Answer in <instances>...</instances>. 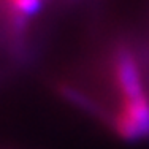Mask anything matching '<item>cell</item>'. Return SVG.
<instances>
[{"mask_svg": "<svg viewBox=\"0 0 149 149\" xmlns=\"http://www.w3.org/2000/svg\"><path fill=\"white\" fill-rule=\"evenodd\" d=\"M116 81L122 94V98H132L143 94L141 81L135 59L130 56L129 51H119L116 57Z\"/></svg>", "mask_w": 149, "mask_h": 149, "instance_id": "6da1fadb", "label": "cell"}, {"mask_svg": "<svg viewBox=\"0 0 149 149\" xmlns=\"http://www.w3.org/2000/svg\"><path fill=\"white\" fill-rule=\"evenodd\" d=\"M119 111L132 119V122L141 132V136H149V100L146 95L141 94L138 97L122 98Z\"/></svg>", "mask_w": 149, "mask_h": 149, "instance_id": "7a4b0ae2", "label": "cell"}, {"mask_svg": "<svg viewBox=\"0 0 149 149\" xmlns=\"http://www.w3.org/2000/svg\"><path fill=\"white\" fill-rule=\"evenodd\" d=\"M114 129H116V133L125 141H135V140L143 138L138 127L132 122V119H129L120 111L114 116Z\"/></svg>", "mask_w": 149, "mask_h": 149, "instance_id": "3957f363", "label": "cell"}, {"mask_svg": "<svg viewBox=\"0 0 149 149\" xmlns=\"http://www.w3.org/2000/svg\"><path fill=\"white\" fill-rule=\"evenodd\" d=\"M6 5L11 10L13 15L22 17V19L35 15L41 8V2H38V0H11V2H6Z\"/></svg>", "mask_w": 149, "mask_h": 149, "instance_id": "277c9868", "label": "cell"}]
</instances>
